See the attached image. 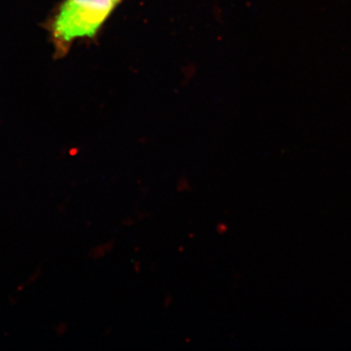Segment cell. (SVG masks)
<instances>
[{"label":"cell","mask_w":351,"mask_h":351,"mask_svg":"<svg viewBox=\"0 0 351 351\" xmlns=\"http://www.w3.org/2000/svg\"><path fill=\"white\" fill-rule=\"evenodd\" d=\"M121 0H63L49 25L58 57L68 54L80 39L94 40Z\"/></svg>","instance_id":"obj_1"},{"label":"cell","mask_w":351,"mask_h":351,"mask_svg":"<svg viewBox=\"0 0 351 351\" xmlns=\"http://www.w3.org/2000/svg\"><path fill=\"white\" fill-rule=\"evenodd\" d=\"M121 2H122V0H121Z\"/></svg>","instance_id":"obj_2"}]
</instances>
